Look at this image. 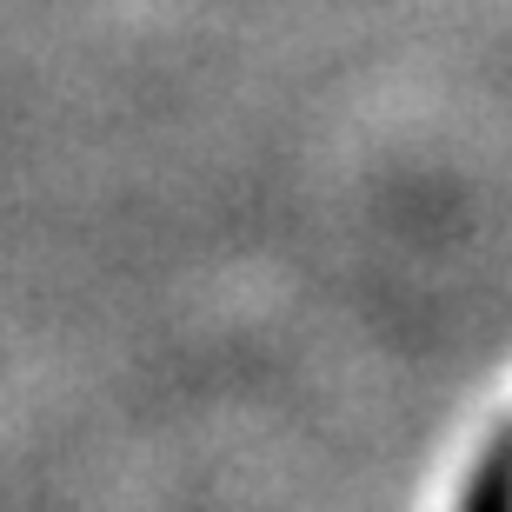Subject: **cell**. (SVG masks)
<instances>
[{
  "instance_id": "6da1fadb",
  "label": "cell",
  "mask_w": 512,
  "mask_h": 512,
  "mask_svg": "<svg viewBox=\"0 0 512 512\" xmlns=\"http://www.w3.org/2000/svg\"><path fill=\"white\" fill-rule=\"evenodd\" d=\"M459 512H512V426H499L493 446L479 453L473 479H466V499Z\"/></svg>"
}]
</instances>
